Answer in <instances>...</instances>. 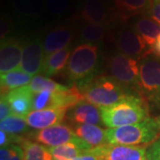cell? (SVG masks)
Listing matches in <instances>:
<instances>
[{
  "mask_svg": "<svg viewBox=\"0 0 160 160\" xmlns=\"http://www.w3.org/2000/svg\"><path fill=\"white\" fill-rule=\"evenodd\" d=\"M104 1H106L107 3H114L115 4L118 0H104Z\"/></svg>",
  "mask_w": 160,
  "mask_h": 160,
  "instance_id": "d590c367",
  "label": "cell"
},
{
  "mask_svg": "<svg viewBox=\"0 0 160 160\" xmlns=\"http://www.w3.org/2000/svg\"><path fill=\"white\" fill-rule=\"evenodd\" d=\"M159 134L160 128L157 119L151 118L137 124L118 128H108L106 130L107 143L129 146H140L154 142Z\"/></svg>",
  "mask_w": 160,
  "mask_h": 160,
  "instance_id": "3957f363",
  "label": "cell"
},
{
  "mask_svg": "<svg viewBox=\"0 0 160 160\" xmlns=\"http://www.w3.org/2000/svg\"><path fill=\"white\" fill-rule=\"evenodd\" d=\"M69 110L67 109H46L32 110L25 117L28 126L35 130H43L62 124Z\"/></svg>",
  "mask_w": 160,
  "mask_h": 160,
  "instance_id": "4fadbf2b",
  "label": "cell"
},
{
  "mask_svg": "<svg viewBox=\"0 0 160 160\" xmlns=\"http://www.w3.org/2000/svg\"><path fill=\"white\" fill-rule=\"evenodd\" d=\"M98 46L85 43L71 52L67 65V74L72 81H84L92 77L98 63Z\"/></svg>",
  "mask_w": 160,
  "mask_h": 160,
  "instance_id": "5b68a950",
  "label": "cell"
},
{
  "mask_svg": "<svg viewBox=\"0 0 160 160\" xmlns=\"http://www.w3.org/2000/svg\"><path fill=\"white\" fill-rule=\"evenodd\" d=\"M157 122H158V126H159V128H160V116L157 118Z\"/></svg>",
  "mask_w": 160,
  "mask_h": 160,
  "instance_id": "8d00e7d4",
  "label": "cell"
},
{
  "mask_svg": "<svg viewBox=\"0 0 160 160\" xmlns=\"http://www.w3.org/2000/svg\"><path fill=\"white\" fill-rule=\"evenodd\" d=\"M150 52L152 53H154L155 55L160 57V35L158 36V39L156 40L155 44L152 46V47L150 48Z\"/></svg>",
  "mask_w": 160,
  "mask_h": 160,
  "instance_id": "836d02e7",
  "label": "cell"
},
{
  "mask_svg": "<svg viewBox=\"0 0 160 160\" xmlns=\"http://www.w3.org/2000/svg\"><path fill=\"white\" fill-rule=\"evenodd\" d=\"M10 105L12 113L19 117L25 118L32 111L33 93L28 86H23L4 94Z\"/></svg>",
  "mask_w": 160,
  "mask_h": 160,
  "instance_id": "2e32d148",
  "label": "cell"
},
{
  "mask_svg": "<svg viewBox=\"0 0 160 160\" xmlns=\"http://www.w3.org/2000/svg\"><path fill=\"white\" fill-rule=\"evenodd\" d=\"M32 76L25 73L22 69H15L8 73L1 75V95L29 85L32 80Z\"/></svg>",
  "mask_w": 160,
  "mask_h": 160,
  "instance_id": "44dd1931",
  "label": "cell"
},
{
  "mask_svg": "<svg viewBox=\"0 0 160 160\" xmlns=\"http://www.w3.org/2000/svg\"><path fill=\"white\" fill-rule=\"evenodd\" d=\"M102 123L108 128H118L142 122L149 118L148 108L141 95L131 94L109 107L100 108Z\"/></svg>",
  "mask_w": 160,
  "mask_h": 160,
  "instance_id": "7a4b0ae2",
  "label": "cell"
},
{
  "mask_svg": "<svg viewBox=\"0 0 160 160\" xmlns=\"http://www.w3.org/2000/svg\"><path fill=\"white\" fill-rule=\"evenodd\" d=\"M152 0H118L115 5L123 13L148 12Z\"/></svg>",
  "mask_w": 160,
  "mask_h": 160,
  "instance_id": "4316f807",
  "label": "cell"
},
{
  "mask_svg": "<svg viewBox=\"0 0 160 160\" xmlns=\"http://www.w3.org/2000/svg\"><path fill=\"white\" fill-rule=\"evenodd\" d=\"M12 113L10 105L7 102L6 98L5 95H1V100H0V119L1 121L7 118L8 117H10Z\"/></svg>",
  "mask_w": 160,
  "mask_h": 160,
  "instance_id": "1f68e13d",
  "label": "cell"
},
{
  "mask_svg": "<svg viewBox=\"0 0 160 160\" xmlns=\"http://www.w3.org/2000/svg\"><path fill=\"white\" fill-rule=\"evenodd\" d=\"M140 89L149 102L160 107V57L150 50L140 59Z\"/></svg>",
  "mask_w": 160,
  "mask_h": 160,
  "instance_id": "277c9868",
  "label": "cell"
},
{
  "mask_svg": "<svg viewBox=\"0 0 160 160\" xmlns=\"http://www.w3.org/2000/svg\"><path fill=\"white\" fill-rule=\"evenodd\" d=\"M45 56L44 46L41 39L38 38L30 39L23 46L20 69L30 76L41 72Z\"/></svg>",
  "mask_w": 160,
  "mask_h": 160,
  "instance_id": "30bf717a",
  "label": "cell"
},
{
  "mask_svg": "<svg viewBox=\"0 0 160 160\" xmlns=\"http://www.w3.org/2000/svg\"><path fill=\"white\" fill-rule=\"evenodd\" d=\"M110 15V9L104 0H86L80 12V17L86 23L102 25L108 22Z\"/></svg>",
  "mask_w": 160,
  "mask_h": 160,
  "instance_id": "9a60e30c",
  "label": "cell"
},
{
  "mask_svg": "<svg viewBox=\"0 0 160 160\" xmlns=\"http://www.w3.org/2000/svg\"><path fill=\"white\" fill-rule=\"evenodd\" d=\"M134 30L151 48L160 35V25L149 16H142L134 24Z\"/></svg>",
  "mask_w": 160,
  "mask_h": 160,
  "instance_id": "ffe728a7",
  "label": "cell"
},
{
  "mask_svg": "<svg viewBox=\"0 0 160 160\" xmlns=\"http://www.w3.org/2000/svg\"><path fill=\"white\" fill-rule=\"evenodd\" d=\"M23 47L20 41L13 38L4 39L0 47V73H8L20 68Z\"/></svg>",
  "mask_w": 160,
  "mask_h": 160,
  "instance_id": "7c38bea8",
  "label": "cell"
},
{
  "mask_svg": "<svg viewBox=\"0 0 160 160\" xmlns=\"http://www.w3.org/2000/svg\"><path fill=\"white\" fill-rule=\"evenodd\" d=\"M29 127L25 118L13 114H12L6 119L2 120L0 123V128L2 131H5L15 136H21L22 134L28 132Z\"/></svg>",
  "mask_w": 160,
  "mask_h": 160,
  "instance_id": "d4e9b609",
  "label": "cell"
},
{
  "mask_svg": "<svg viewBox=\"0 0 160 160\" xmlns=\"http://www.w3.org/2000/svg\"><path fill=\"white\" fill-rule=\"evenodd\" d=\"M71 128L78 137L90 145L92 149L107 144L106 130H103L101 126L82 124L75 125Z\"/></svg>",
  "mask_w": 160,
  "mask_h": 160,
  "instance_id": "ac0fdd59",
  "label": "cell"
},
{
  "mask_svg": "<svg viewBox=\"0 0 160 160\" xmlns=\"http://www.w3.org/2000/svg\"><path fill=\"white\" fill-rule=\"evenodd\" d=\"M106 33V28L102 24L86 23L80 31V38L89 44L96 43L103 39Z\"/></svg>",
  "mask_w": 160,
  "mask_h": 160,
  "instance_id": "83f0119b",
  "label": "cell"
},
{
  "mask_svg": "<svg viewBox=\"0 0 160 160\" xmlns=\"http://www.w3.org/2000/svg\"><path fill=\"white\" fill-rule=\"evenodd\" d=\"M19 14L25 17L38 16L44 7V0H12Z\"/></svg>",
  "mask_w": 160,
  "mask_h": 160,
  "instance_id": "cb8c5ba5",
  "label": "cell"
},
{
  "mask_svg": "<svg viewBox=\"0 0 160 160\" xmlns=\"http://www.w3.org/2000/svg\"><path fill=\"white\" fill-rule=\"evenodd\" d=\"M70 55L71 52L68 47L46 55L41 72L46 76H53L60 73L68 65Z\"/></svg>",
  "mask_w": 160,
  "mask_h": 160,
  "instance_id": "d6986e66",
  "label": "cell"
},
{
  "mask_svg": "<svg viewBox=\"0 0 160 160\" xmlns=\"http://www.w3.org/2000/svg\"><path fill=\"white\" fill-rule=\"evenodd\" d=\"M48 149L54 160H73L86 152L78 145L71 142L56 147H49Z\"/></svg>",
  "mask_w": 160,
  "mask_h": 160,
  "instance_id": "484cf974",
  "label": "cell"
},
{
  "mask_svg": "<svg viewBox=\"0 0 160 160\" xmlns=\"http://www.w3.org/2000/svg\"><path fill=\"white\" fill-rule=\"evenodd\" d=\"M0 160H23V149L21 145L11 144L0 149Z\"/></svg>",
  "mask_w": 160,
  "mask_h": 160,
  "instance_id": "f1b7e54d",
  "label": "cell"
},
{
  "mask_svg": "<svg viewBox=\"0 0 160 160\" xmlns=\"http://www.w3.org/2000/svg\"><path fill=\"white\" fill-rule=\"evenodd\" d=\"M73 38L72 31L69 27L61 26L47 33L43 41L45 55L67 48Z\"/></svg>",
  "mask_w": 160,
  "mask_h": 160,
  "instance_id": "e0dca14e",
  "label": "cell"
},
{
  "mask_svg": "<svg viewBox=\"0 0 160 160\" xmlns=\"http://www.w3.org/2000/svg\"><path fill=\"white\" fill-rule=\"evenodd\" d=\"M146 155L148 160H160V138L147 148Z\"/></svg>",
  "mask_w": 160,
  "mask_h": 160,
  "instance_id": "4dcf8cb0",
  "label": "cell"
},
{
  "mask_svg": "<svg viewBox=\"0 0 160 160\" xmlns=\"http://www.w3.org/2000/svg\"><path fill=\"white\" fill-rule=\"evenodd\" d=\"M147 13L160 25V0H152L151 6Z\"/></svg>",
  "mask_w": 160,
  "mask_h": 160,
  "instance_id": "d6a6232c",
  "label": "cell"
},
{
  "mask_svg": "<svg viewBox=\"0 0 160 160\" xmlns=\"http://www.w3.org/2000/svg\"><path fill=\"white\" fill-rule=\"evenodd\" d=\"M27 86L32 93L44 91H65L69 88L46 77H43L40 75H36L35 77H33L31 82Z\"/></svg>",
  "mask_w": 160,
  "mask_h": 160,
  "instance_id": "603a6c76",
  "label": "cell"
},
{
  "mask_svg": "<svg viewBox=\"0 0 160 160\" xmlns=\"http://www.w3.org/2000/svg\"><path fill=\"white\" fill-rule=\"evenodd\" d=\"M73 160H100V159L98 158L97 157H95V156H93V155L88 153V152H87V150H86L84 154L81 155V156H79V157H78L77 158H75V159Z\"/></svg>",
  "mask_w": 160,
  "mask_h": 160,
  "instance_id": "e575fe53",
  "label": "cell"
},
{
  "mask_svg": "<svg viewBox=\"0 0 160 160\" xmlns=\"http://www.w3.org/2000/svg\"><path fill=\"white\" fill-rule=\"evenodd\" d=\"M32 138L36 142L48 147H56L66 143H75L83 150H90L92 148L84 141L78 137L71 127L64 124H58L43 130H38L32 133Z\"/></svg>",
  "mask_w": 160,
  "mask_h": 160,
  "instance_id": "ba28073f",
  "label": "cell"
},
{
  "mask_svg": "<svg viewBox=\"0 0 160 160\" xmlns=\"http://www.w3.org/2000/svg\"><path fill=\"white\" fill-rule=\"evenodd\" d=\"M20 145L23 149V160H54L49 149L44 145L26 139Z\"/></svg>",
  "mask_w": 160,
  "mask_h": 160,
  "instance_id": "7402d4cb",
  "label": "cell"
},
{
  "mask_svg": "<svg viewBox=\"0 0 160 160\" xmlns=\"http://www.w3.org/2000/svg\"><path fill=\"white\" fill-rule=\"evenodd\" d=\"M67 117L75 125L87 124L98 126L99 124H103L100 108L86 101H82L71 108L68 111Z\"/></svg>",
  "mask_w": 160,
  "mask_h": 160,
  "instance_id": "5bb4252c",
  "label": "cell"
},
{
  "mask_svg": "<svg viewBox=\"0 0 160 160\" xmlns=\"http://www.w3.org/2000/svg\"><path fill=\"white\" fill-rule=\"evenodd\" d=\"M144 146L104 144L87 150L100 160H148Z\"/></svg>",
  "mask_w": 160,
  "mask_h": 160,
  "instance_id": "9c48e42d",
  "label": "cell"
},
{
  "mask_svg": "<svg viewBox=\"0 0 160 160\" xmlns=\"http://www.w3.org/2000/svg\"><path fill=\"white\" fill-rule=\"evenodd\" d=\"M117 45L122 54L137 59H141L150 50L142 38L134 29L119 30L117 35Z\"/></svg>",
  "mask_w": 160,
  "mask_h": 160,
  "instance_id": "8fae6325",
  "label": "cell"
},
{
  "mask_svg": "<svg viewBox=\"0 0 160 160\" xmlns=\"http://www.w3.org/2000/svg\"><path fill=\"white\" fill-rule=\"evenodd\" d=\"M85 101L78 86H72L65 91H44L33 93L32 110L46 109H67L68 110Z\"/></svg>",
  "mask_w": 160,
  "mask_h": 160,
  "instance_id": "8992f818",
  "label": "cell"
},
{
  "mask_svg": "<svg viewBox=\"0 0 160 160\" xmlns=\"http://www.w3.org/2000/svg\"><path fill=\"white\" fill-rule=\"evenodd\" d=\"M85 101L98 108H105L114 105L128 95L135 94L126 89L112 77L92 78L79 82L78 86ZM138 95V94H137Z\"/></svg>",
  "mask_w": 160,
  "mask_h": 160,
  "instance_id": "6da1fadb",
  "label": "cell"
},
{
  "mask_svg": "<svg viewBox=\"0 0 160 160\" xmlns=\"http://www.w3.org/2000/svg\"><path fill=\"white\" fill-rule=\"evenodd\" d=\"M47 9L53 15H62L69 8V0H46Z\"/></svg>",
  "mask_w": 160,
  "mask_h": 160,
  "instance_id": "f546056e",
  "label": "cell"
},
{
  "mask_svg": "<svg viewBox=\"0 0 160 160\" xmlns=\"http://www.w3.org/2000/svg\"><path fill=\"white\" fill-rule=\"evenodd\" d=\"M111 77L126 89H140V59L118 53L110 58L109 63Z\"/></svg>",
  "mask_w": 160,
  "mask_h": 160,
  "instance_id": "52a82bcc",
  "label": "cell"
}]
</instances>
